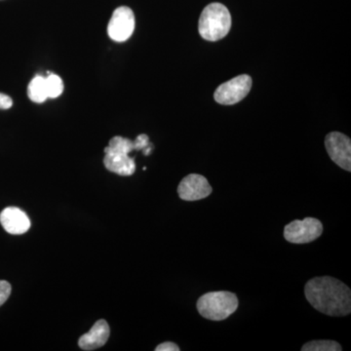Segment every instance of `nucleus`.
I'll use <instances>...</instances> for the list:
<instances>
[{
  "label": "nucleus",
  "instance_id": "9",
  "mask_svg": "<svg viewBox=\"0 0 351 351\" xmlns=\"http://www.w3.org/2000/svg\"><path fill=\"white\" fill-rule=\"evenodd\" d=\"M0 223L7 232L13 235L24 234L31 228V221L18 207H7L0 213Z\"/></svg>",
  "mask_w": 351,
  "mask_h": 351
},
{
  "label": "nucleus",
  "instance_id": "17",
  "mask_svg": "<svg viewBox=\"0 0 351 351\" xmlns=\"http://www.w3.org/2000/svg\"><path fill=\"white\" fill-rule=\"evenodd\" d=\"M180 348L172 341H166L156 348V351H179Z\"/></svg>",
  "mask_w": 351,
  "mask_h": 351
},
{
  "label": "nucleus",
  "instance_id": "1",
  "mask_svg": "<svg viewBox=\"0 0 351 351\" xmlns=\"http://www.w3.org/2000/svg\"><path fill=\"white\" fill-rule=\"evenodd\" d=\"M307 301L328 316H346L351 313V291L345 283L330 276L314 277L306 284Z\"/></svg>",
  "mask_w": 351,
  "mask_h": 351
},
{
  "label": "nucleus",
  "instance_id": "2",
  "mask_svg": "<svg viewBox=\"0 0 351 351\" xmlns=\"http://www.w3.org/2000/svg\"><path fill=\"white\" fill-rule=\"evenodd\" d=\"M232 29V16L223 4L219 2L209 4L201 13L198 32L207 41H218L228 36Z\"/></svg>",
  "mask_w": 351,
  "mask_h": 351
},
{
  "label": "nucleus",
  "instance_id": "11",
  "mask_svg": "<svg viewBox=\"0 0 351 351\" xmlns=\"http://www.w3.org/2000/svg\"><path fill=\"white\" fill-rule=\"evenodd\" d=\"M104 164L110 172L119 176H132L136 171V163L133 157L120 152L105 151Z\"/></svg>",
  "mask_w": 351,
  "mask_h": 351
},
{
  "label": "nucleus",
  "instance_id": "14",
  "mask_svg": "<svg viewBox=\"0 0 351 351\" xmlns=\"http://www.w3.org/2000/svg\"><path fill=\"white\" fill-rule=\"evenodd\" d=\"M46 90H47L48 98L55 99L61 96L64 91V83L59 75L50 73L45 78Z\"/></svg>",
  "mask_w": 351,
  "mask_h": 351
},
{
  "label": "nucleus",
  "instance_id": "8",
  "mask_svg": "<svg viewBox=\"0 0 351 351\" xmlns=\"http://www.w3.org/2000/svg\"><path fill=\"white\" fill-rule=\"evenodd\" d=\"M213 189L204 176L189 174L184 177L178 186V195L184 201L204 199L211 195Z\"/></svg>",
  "mask_w": 351,
  "mask_h": 351
},
{
  "label": "nucleus",
  "instance_id": "5",
  "mask_svg": "<svg viewBox=\"0 0 351 351\" xmlns=\"http://www.w3.org/2000/svg\"><path fill=\"white\" fill-rule=\"evenodd\" d=\"M252 88L251 76L242 75L228 80L217 88L214 99L221 105L232 106L243 100Z\"/></svg>",
  "mask_w": 351,
  "mask_h": 351
},
{
  "label": "nucleus",
  "instance_id": "16",
  "mask_svg": "<svg viewBox=\"0 0 351 351\" xmlns=\"http://www.w3.org/2000/svg\"><path fill=\"white\" fill-rule=\"evenodd\" d=\"M12 106V99L5 94L0 93V110H9Z\"/></svg>",
  "mask_w": 351,
  "mask_h": 351
},
{
  "label": "nucleus",
  "instance_id": "12",
  "mask_svg": "<svg viewBox=\"0 0 351 351\" xmlns=\"http://www.w3.org/2000/svg\"><path fill=\"white\" fill-rule=\"evenodd\" d=\"M27 96L34 103L41 104L48 99L47 90H46L45 77L36 75L27 87Z\"/></svg>",
  "mask_w": 351,
  "mask_h": 351
},
{
  "label": "nucleus",
  "instance_id": "15",
  "mask_svg": "<svg viewBox=\"0 0 351 351\" xmlns=\"http://www.w3.org/2000/svg\"><path fill=\"white\" fill-rule=\"evenodd\" d=\"M11 291H12V287H11L10 283L5 280H0V306L5 304L8 298L10 297Z\"/></svg>",
  "mask_w": 351,
  "mask_h": 351
},
{
  "label": "nucleus",
  "instance_id": "7",
  "mask_svg": "<svg viewBox=\"0 0 351 351\" xmlns=\"http://www.w3.org/2000/svg\"><path fill=\"white\" fill-rule=\"evenodd\" d=\"M330 158L343 170L351 171V141L345 134L332 132L325 138Z\"/></svg>",
  "mask_w": 351,
  "mask_h": 351
},
{
  "label": "nucleus",
  "instance_id": "6",
  "mask_svg": "<svg viewBox=\"0 0 351 351\" xmlns=\"http://www.w3.org/2000/svg\"><path fill=\"white\" fill-rule=\"evenodd\" d=\"M135 15L127 6L115 9L108 25V36L117 43L128 40L135 31Z\"/></svg>",
  "mask_w": 351,
  "mask_h": 351
},
{
  "label": "nucleus",
  "instance_id": "10",
  "mask_svg": "<svg viewBox=\"0 0 351 351\" xmlns=\"http://www.w3.org/2000/svg\"><path fill=\"white\" fill-rule=\"evenodd\" d=\"M110 330L108 322L101 319L97 321L89 332L82 335L78 339V346L83 350H95L107 343Z\"/></svg>",
  "mask_w": 351,
  "mask_h": 351
},
{
  "label": "nucleus",
  "instance_id": "4",
  "mask_svg": "<svg viewBox=\"0 0 351 351\" xmlns=\"http://www.w3.org/2000/svg\"><path fill=\"white\" fill-rule=\"evenodd\" d=\"M323 232L322 223L318 219H295L284 228V237L290 243L306 244L319 239Z\"/></svg>",
  "mask_w": 351,
  "mask_h": 351
},
{
  "label": "nucleus",
  "instance_id": "3",
  "mask_svg": "<svg viewBox=\"0 0 351 351\" xmlns=\"http://www.w3.org/2000/svg\"><path fill=\"white\" fill-rule=\"evenodd\" d=\"M237 295L228 291L206 293L198 299L196 307L202 317L212 321H223L239 308Z\"/></svg>",
  "mask_w": 351,
  "mask_h": 351
},
{
  "label": "nucleus",
  "instance_id": "13",
  "mask_svg": "<svg viewBox=\"0 0 351 351\" xmlns=\"http://www.w3.org/2000/svg\"><path fill=\"white\" fill-rule=\"evenodd\" d=\"M343 350L341 345L335 341H308L302 348V351H341Z\"/></svg>",
  "mask_w": 351,
  "mask_h": 351
}]
</instances>
